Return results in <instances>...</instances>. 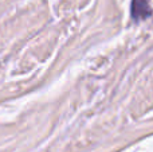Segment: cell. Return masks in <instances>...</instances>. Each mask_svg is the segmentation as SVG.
Wrapping results in <instances>:
<instances>
[{"label":"cell","instance_id":"cell-1","mask_svg":"<svg viewBox=\"0 0 153 152\" xmlns=\"http://www.w3.org/2000/svg\"><path fill=\"white\" fill-rule=\"evenodd\" d=\"M152 13L148 0H133L132 1V16L136 20L148 18Z\"/></svg>","mask_w":153,"mask_h":152}]
</instances>
